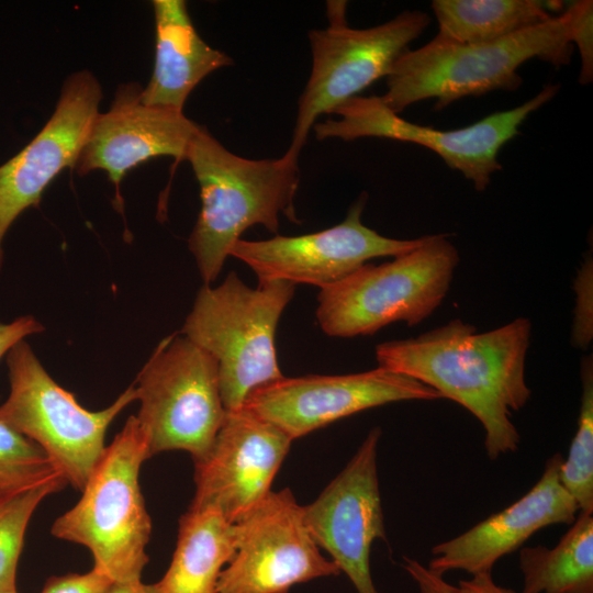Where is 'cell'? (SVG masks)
Segmentation results:
<instances>
[{
    "mask_svg": "<svg viewBox=\"0 0 593 593\" xmlns=\"http://www.w3.org/2000/svg\"><path fill=\"white\" fill-rule=\"evenodd\" d=\"M186 160L201 199L188 246L204 284L217 278L233 245L248 227L262 225L277 235L281 214L300 223L293 203L300 183L299 157L289 152L280 158H245L198 125Z\"/></svg>",
    "mask_w": 593,
    "mask_h": 593,
    "instance_id": "7a4b0ae2",
    "label": "cell"
},
{
    "mask_svg": "<svg viewBox=\"0 0 593 593\" xmlns=\"http://www.w3.org/2000/svg\"><path fill=\"white\" fill-rule=\"evenodd\" d=\"M155 63L142 101L183 112L192 90L213 71L233 65L198 34L183 0H154Z\"/></svg>",
    "mask_w": 593,
    "mask_h": 593,
    "instance_id": "d6986e66",
    "label": "cell"
},
{
    "mask_svg": "<svg viewBox=\"0 0 593 593\" xmlns=\"http://www.w3.org/2000/svg\"><path fill=\"white\" fill-rule=\"evenodd\" d=\"M0 593H18L16 589L13 590H0Z\"/></svg>",
    "mask_w": 593,
    "mask_h": 593,
    "instance_id": "1f68e13d",
    "label": "cell"
},
{
    "mask_svg": "<svg viewBox=\"0 0 593 593\" xmlns=\"http://www.w3.org/2000/svg\"><path fill=\"white\" fill-rule=\"evenodd\" d=\"M346 2H328L329 24L311 30L312 67L298 101L291 144L287 152L299 157L310 131L322 114L332 113L376 80L387 77L395 60L429 24L422 11H404L368 29L349 27Z\"/></svg>",
    "mask_w": 593,
    "mask_h": 593,
    "instance_id": "9c48e42d",
    "label": "cell"
},
{
    "mask_svg": "<svg viewBox=\"0 0 593 593\" xmlns=\"http://www.w3.org/2000/svg\"><path fill=\"white\" fill-rule=\"evenodd\" d=\"M234 527L236 549L217 593H288L295 584L340 573L322 555L288 488L271 491Z\"/></svg>",
    "mask_w": 593,
    "mask_h": 593,
    "instance_id": "8fae6325",
    "label": "cell"
},
{
    "mask_svg": "<svg viewBox=\"0 0 593 593\" xmlns=\"http://www.w3.org/2000/svg\"><path fill=\"white\" fill-rule=\"evenodd\" d=\"M438 399L441 395L430 387L378 367L350 374L283 376L251 391L243 407L272 423L293 440L371 407Z\"/></svg>",
    "mask_w": 593,
    "mask_h": 593,
    "instance_id": "4fadbf2b",
    "label": "cell"
},
{
    "mask_svg": "<svg viewBox=\"0 0 593 593\" xmlns=\"http://www.w3.org/2000/svg\"><path fill=\"white\" fill-rule=\"evenodd\" d=\"M455 593H516L512 589L496 584L492 572L472 575L469 580H462L455 586Z\"/></svg>",
    "mask_w": 593,
    "mask_h": 593,
    "instance_id": "f546056e",
    "label": "cell"
},
{
    "mask_svg": "<svg viewBox=\"0 0 593 593\" xmlns=\"http://www.w3.org/2000/svg\"><path fill=\"white\" fill-rule=\"evenodd\" d=\"M437 36L460 44L492 43L546 23L561 1L434 0Z\"/></svg>",
    "mask_w": 593,
    "mask_h": 593,
    "instance_id": "44dd1931",
    "label": "cell"
},
{
    "mask_svg": "<svg viewBox=\"0 0 593 593\" xmlns=\"http://www.w3.org/2000/svg\"><path fill=\"white\" fill-rule=\"evenodd\" d=\"M294 290L295 284L281 280L253 289L235 271L220 286L199 290L179 333L217 362L225 411L243 407L251 391L283 377L275 334Z\"/></svg>",
    "mask_w": 593,
    "mask_h": 593,
    "instance_id": "5b68a950",
    "label": "cell"
},
{
    "mask_svg": "<svg viewBox=\"0 0 593 593\" xmlns=\"http://www.w3.org/2000/svg\"><path fill=\"white\" fill-rule=\"evenodd\" d=\"M57 477L40 446L0 422V501Z\"/></svg>",
    "mask_w": 593,
    "mask_h": 593,
    "instance_id": "d4e9b609",
    "label": "cell"
},
{
    "mask_svg": "<svg viewBox=\"0 0 593 593\" xmlns=\"http://www.w3.org/2000/svg\"><path fill=\"white\" fill-rule=\"evenodd\" d=\"M43 329V325L32 315L20 316L10 323H0V359L19 342Z\"/></svg>",
    "mask_w": 593,
    "mask_h": 593,
    "instance_id": "83f0119b",
    "label": "cell"
},
{
    "mask_svg": "<svg viewBox=\"0 0 593 593\" xmlns=\"http://www.w3.org/2000/svg\"><path fill=\"white\" fill-rule=\"evenodd\" d=\"M134 385L150 457L183 450L193 462L203 459L226 412L215 359L176 333L159 343Z\"/></svg>",
    "mask_w": 593,
    "mask_h": 593,
    "instance_id": "ba28073f",
    "label": "cell"
},
{
    "mask_svg": "<svg viewBox=\"0 0 593 593\" xmlns=\"http://www.w3.org/2000/svg\"><path fill=\"white\" fill-rule=\"evenodd\" d=\"M236 549L234 524L215 508H190L179 521L176 549L157 585L161 593H217Z\"/></svg>",
    "mask_w": 593,
    "mask_h": 593,
    "instance_id": "ffe728a7",
    "label": "cell"
},
{
    "mask_svg": "<svg viewBox=\"0 0 593 593\" xmlns=\"http://www.w3.org/2000/svg\"><path fill=\"white\" fill-rule=\"evenodd\" d=\"M522 593H593V516L580 512L553 548L519 551Z\"/></svg>",
    "mask_w": 593,
    "mask_h": 593,
    "instance_id": "7402d4cb",
    "label": "cell"
},
{
    "mask_svg": "<svg viewBox=\"0 0 593 593\" xmlns=\"http://www.w3.org/2000/svg\"><path fill=\"white\" fill-rule=\"evenodd\" d=\"M110 593H161L157 583L145 584L141 581L114 583Z\"/></svg>",
    "mask_w": 593,
    "mask_h": 593,
    "instance_id": "4dcf8cb0",
    "label": "cell"
},
{
    "mask_svg": "<svg viewBox=\"0 0 593 593\" xmlns=\"http://www.w3.org/2000/svg\"><path fill=\"white\" fill-rule=\"evenodd\" d=\"M557 83L546 85L523 104L492 113L478 122L457 130L441 131L418 125L391 111L379 96L355 97L332 113L337 120L315 123L317 139L382 137L424 146L443 158L445 164L484 191L492 176L502 169L497 155L504 144L519 134L523 122L550 101L559 91Z\"/></svg>",
    "mask_w": 593,
    "mask_h": 593,
    "instance_id": "30bf717a",
    "label": "cell"
},
{
    "mask_svg": "<svg viewBox=\"0 0 593 593\" xmlns=\"http://www.w3.org/2000/svg\"><path fill=\"white\" fill-rule=\"evenodd\" d=\"M10 391L0 404V422L34 441L67 484L81 491L105 446L113 419L137 399L130 385L101 411L82 407L46 372L23 339L7 354Z\"/></svg>",
    "mask_w": 593,
    "mask_h": 593,
    "instance_id": "52a82bcc",
    "label": "cell"
},
{
    "mask_svg": "<svg viewBox=\"0 0 593 593\" xmlns=\"http://www.w3.org/2000/svg\"><path fill=\"white\" fill-rule=\"evenodd\" d=\"M581 403L578 428L568 457L560 465L559 478L563 488L575 500L579 511L593 513V361L585 356L581 361Z\"/></svg>",
    "mask_w": 593,
    "mask_h": 593,
    "instance_id": "603a6c76",
    "label": "cell"
},
{
    "mask_svg": "<svg viewBox=\"0 0 593 593\" xmlns=\"http://www.w3.org/2000/svg\"><path fill=\"white\" fill-rule=\"evenodd\" d=\"M571 12V42L581 57L579 82L593 80V1L580 0L569 5Z\"/></svg>",
    "mask_w": 593,
    "mask_h": 593,
    "instance_id": "484cf974",
    "label": "cell"
},
{
    "mask_svg": "<svg viewBox=\"0 0 593 593\" xmlns=\"http://www.w3.org/2000/svg\"><path fill=\"white\" fill-rule=\"evenodd\" d=\"M562 456H551L535 485L501 512L467 532L436 545L428 568L437 573L460 570L471 575L492 572L504 556L517 550L539 529L572 524L579 511L559 478Z\"/></svg>",
    "mask_w": 593,
    "mask_h": 593,
    "instance_id": "ac0fdd59",
    "label": "cell"
},
{
    "mask_svg": "<svg viewBox=\"0 0 593 593\" xmlns=\"http://www.w3.org/2000/svg\"><path fill=\"white\" fill-rule=\"evenodd\" d=\"M142 91L138 82L118 86L109 110L94 118L74 168L79 176L105 171L115 189L113 205L121 215L125 174L153 157L169 156L176 164L186 160L199 125L183 112L145 104Z\"/></svg>",
    "mask_w": 593,
    "mask_h": 593,
    "instance_id": "e0dca14e",
    "label": "cell"
},
{
    "mask_svg": "<svg viewBox=\"0 0 593 593\" xmlns=\"http://www.w3.org/2000/svg\"><path fill=\"white\" fill-rule=\"evenodd\" d=\"M291 443L279 427L245 407L226 411L209 452L194 462L190 508L212 507L237 523L272 491Z\"/></svg>",
    "mask_w": 593,
    "mask_h": 593,
    "instance_id": "9a60e30c",
    "label": "cell"
},
{
    "mask_svg": "<svg viewBox=\"0 0 593 593\" xmlns=\"http://www.w3.org/2000/svg\"><path fill=\"white\" fill-rule=\"evenodd\" d=\"M103 93L88 70L65 80L55 110L36 136L0 165V270L2 243L16 217L38 206L44 190L65 168L74 170Z\"/></svg>",
    "mask_w": 593,
    "mask_h": 593,
    "instance_id": "2e32d148",
    "label": "cell"
},
{
    "mask_svg": "<svg viewBox=\"0 0 593 593\" xmlns=\"http://www.w3.org/2000/svg\"><path fill=\"white\" fill-rule=\"evenodd\" d=\"M362 193L349 208L345 220L329 228L299 236L275 235L269 239L239 238L230 256L245 262L258 282L288 281L325 288L377 257H396L418 247L415 239L385 237L361 221L367 202Z\"/></svg>",
    "mask_w": 593,
    "mask_h": 593,
    "instance_id": "7c38bea8",
    "label": "cell"
},
{
    "mask_svg": "<svg viewBox=\"0 0 593 593\" xmlns=\"http://www.w3.org/2000/svg\"><path fill=\"white\" fill-rule=\"evenodd\" d=\"M459 254L447 234L425 235L415 249L380 265L365 264L322 288L316 318L333 337L371 335L427 318L448 293Z\"/></svg>",
    "mask_w": 593,
    "mask_h": 593,
    "instance_id": "8992f818",
    "label": "cell"
},
{
    "mask_svg": "<svg viewBox=\"0 0 593 593\" xmlns=\"http://www.w3.org/2000/svg\"><path fill=\"white\" fill-rule=\"evenodd\" d=\"M404 568L417 584L419 593H455V585L445 581L443 574L430 570L417 560L405 557Z\"/></svg>",
    "mask_w": 593,
    "mask_h": 593,
    "instance_id": "f1b7e54d",
    "label": "cell"
},
{
    "mask_svg": "<svg viewBox=\"0 0 593 593\" xmlns=\"http://www.w3.org/2000/svg\"><path fill=\"white\" fill-rule=\"evenodd\" d=\"M380 437V427L372 428L346 467L314 502L303 506L314 541L357 593H379L371 577L370 552L374 540H387L377 466Z\"/></svg>",
    "mask_w": 593,
    "mask_h": 593,
    "instance_id": "5bb4252c",
    "label": "cell"
},
{
    "mask_svg": "<svg viewBox=\"0 0 593 593\" xmlns=\"http://www.w3.org/2000/svg\"><path fill=\"white\" fill-rule=\"evenodd\" d=\"M114 582L92 568L86 573L49 578L41 593H110Z\"/></svg>",
    "mask_w": 593,
    "mask_h": 593,
    "instance_id": "4316f807",
    "label": "cell"
},
{
    "mask_svg": "<svg viewBox=\"0 0 593 593\" xmlns=\"http://www.w3.org/2000/svg\"><path fill=\"white\" fill-rule=\"evenodd\" d=\"M530 334L524 317L484 333L452 320L414 338L382 343L376 358L378 367L413 378L467 409L483 426L493 460L519 446L512 413L532 395L525 377Z\"/></svg>",
    "mask_w": 593,
    "mask_h": 593,
    "instance_id": "6da1fadb",
    "label": "cell"
},
{
    "mask_svg": "<svg viewBox=\"0 0 593 593\" xmlns=\"http://www.w3.org/2000/svg\"><path fill=\"white\" fill-rule=\"evenodd\" d=\"M572 53L569 7L546 23L492 43L460 44L436 35L400 55L379 97L396 114L426 99H435L434 109L440 111L465 97L514 91L522 85L517 70L525 61L538 58L560 67Z\"/></svg>",
    "mask_w": 593,
    "mask_h": 593,
    "instance_id": "3957f363",
    "label": "cell"
},
{
    "mask_svg": "<svg viewBox=\"0 0 593 593\" xmlns=\"http://www.w3.org/2000/svg\"><path fill=\"white\" fill-rule=\"evenodd\" d=\"M67 485L57 477L0 501V590H13L29 522L40 503Z\"/></svg>",
    "mask_w": 593,
    "mask_h": 593,
    "instance_id": "cb8c5ba5",
    "label": "cell"
},
{
    "mask_svg": "<svg viewBox=\"0 0 593 593\" xmlns=\"http://www.w3.org/2000/svg\"><path fill=\"white\" fill-rule=\"evenodd\" d=\"M149 457L146 436L132 415L105 447L79 501L52 525L54 537L86 547L92 568L114 583L141 581L148 563L152 522L139 471Z\"/></svg>",
    "mask_w": 593,
    "mask_h": 593,
    "instance_id": "277c9868",
    "label": "cell"
}]
</instances>
